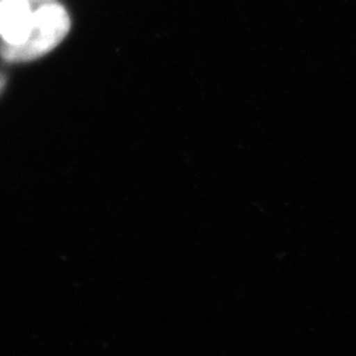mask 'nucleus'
<instances>
[{"instance_id": "nucleus-1", "label": "nucleus", "mask_w": 356, "mask_h": 356, "mask_svg": "<svg viewBox=\"0 0 356 356\" xmlns=\"http://www.w3.org/2000/svg\"><path fill=\"white\" fill-rule=\"evenodd\" d=\"M70 31V17L64 6L53 1L35 10L29 36L22 45L0 44V56L7 63L35 61L57 48Z\"/></svg>"}, {"instance_id": "nucleus-2", "label": "nucleus", "mask_w": 356, "mask_h": 356, "mask_svg": "<svg viewBox=\"0 0 356 356\" xmlns=\"http://www.w3.org/2000/svg\"><path fill=\"white\" fill-rule=\"evenodd\" d=\"M35 10L29 0H0L1 44L17 47L26 42L33 22Z\"/></svg>"}, {"instance_id": "nucleus-3", "label": "nucleus", "mask_w": 356, "mask_h": 356, "mask_svg": "<svg viewBox=\"0 0 356 356\" xmlns=\"http://www.w3.org/2000/svg\"><path fill=\"white\" fill-rule=\"evenodd\" d=\"M6 82H7V78L0 72V92L6 88Z\"/></svg>"}, {"instance_id": "nucleus-4", "label": "nucleus", "mask_w": 356, "mask_h": 356, "mask_svg": "<svg viewBox=\"0 0 356 356\" xmlns=\"http://www.w3.org/2000/svg\"><path fill=\"white\" fill-rule=\"evenodd\" d=\"M31 3H36V4H47V3H53L54 0H29Z\"/></svg>"}]
</instances>
